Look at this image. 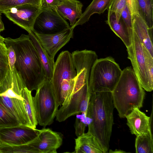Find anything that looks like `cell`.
Here are the masks:
<instances>
[{
    "label": "cell",
    "mask_w": 153,
    "mask_h": 153,
    "mask_svg": "<svg viewBox=\"0 0 153 153\" xmlns=\"http://www.w3.org/2000/svg\"><path fill=\"white\" fill-rule=\"evenodd\" d=\"M5 44L10 45L16 55L15 69L25 87L36 90L45 79L41 62L37 50L29 34H22L16 39L4 38Z\"/></svg>",
    "instance_id": "6da1fadb"
},
{
    "label": "cell",
    "mask_w": 153,
    "mask_h": 153,
    "mask_svg": "<svg viewBox=\"0 0 153 153\" xmlns=\"http://www.w3.org/2000/svg\"><path fill=\"white\" fill-rule=\"evenodd\" d=\"M114 108L111 92L91 93L85 112L88 131L96 138L105 153H108L109 147Z\"/></svg>",
    "instance_id": "7a4b0ae2"
},
{
    "label": "cell",
    "mask_w": 153,
    "mask_h": 153,
    "mask_svg": "<svg viewBox=\"0 0 153 153\" xmlns=\"http://www.w3.org/2000/svg\"><path fill=\"white\" fill-rule=\"evenodd\" d=\"M111 94L114 107L121 118H125L134 109L141 108L145 94L131 67L122 70Z\"/></svg>",
    "instance_id": "3957f363"
},
{
    "label": "cell",
    "mask_w": 153,
    "mask_h": 153,
    "mask_svg": "<svg viewBox=\"0 0 153 153\" xmlns=\"http://www.w3.org/2000/svg\"><path fill=\"white\" fill-rule=\"evenodd\" d=\"M72 53L62 52L55 62L51 80L52 88L59 106L69 101L73 94L76 72Z\"/></svg>",
    "instance_id": "277c9868"
},
{
    "label": "cell",
    "mask_w": 153,
    "mask_h": 153,
    "mask_svg": "<svg viewBox=\"0 0 153 153\" xmlns=\"http://www.w3.org/2000/svg\"><path fill=\"white\" fill-rule=\"evenodd\" d=\"M122 70L111 56L97 59L92 68L89 81L90 93L111 92L118 82Z\"/></svg>",
    "instance_id": "5b68a950"
},
{
    "label": "cell",
    "mask_w": 153,
    "mask_h": 153,
    "mask_svg": "<svg viewBox=\"0 0 153 153\" xmlns=\"http://www.w3.org/2000/svg\"><path fill=\"white\" fill-rule=\"evenodd\" d=\"M33 100L38 124L44 127L52 124L59 106L50 80L45 79L36 90Z\"/></svg>",
    "instance_id": "8992f818"
},
{
    "label": "cell",
    "mask_w": 153,
    "mask_h": 153,
    "mask_svg": "<svg viewBox=\"0 0 153 153\" xmlns=\"http://www.w3.org/2000/svg\"><path fill=\"white\" fill-rule=\"evenodd\" d=\"M126 48L128 58L130 60L132 68L141 85L147 91H152L153 88L149 83L147 62L144 47L134 31L131 45Z\"/></svg>",
    "instance_id": "52a82bcc"
},
{
    "label": "cell",
    "mask_w": 153,
    "mask_h": 153,
    "mask_svg": "<svg viewBox=\"0 0 153 153\" xmlns=\"http://www.w3.org/2000/svg\"><path fill=\"white\" fill-rule=\"evenodd\" d=\"M72 55L76 72L73 94L85 84L89 83L91 70L98 59V56L94 51L86 49L75 51L72 53Z\"/></svg>",
    "instance_id": "ba28073f"
},
{
    "label": "cell",
    "mask_w": 153,
    "mask_h": 153,
    "mask_svg": "<svg viewBox=\"0 0 153 153\" xmlns=\"http://www.w3.org/2000/svg\"><path fill=\"white\" fill-rule=\"evenodd\" d=\"M41 8L34 23L33 30L40 34H51L70 27L56 9Z\"/></svg>",
    "instance_id": "9c48e42d"
},
{
    "label": "cell",
    "mask_w": 153,
    "mask_h": 153,
    "mask_svg": "<svg viewBox=\"0 0 153 153\" xmlns=\"http://www.w3.org/2000/svg\"><path fill=\"white\" fill-rule=\"evenodd\" d=\"M88 83L73 94L67 103L61 105L55 117L56 121L62 122L71 116L86 111L91 94Z\"/></svg>",
    "instance_id": "30bf717a"
},
{
    "label": "cell",
    "mask_w": 153,
    "mask_h": 153,
    "mask_svg": "<svg viewBox=\"0 0 153 153\" xmlns=\"http://www.w3.org/2000/svg\"><path fill=\"white\" fill-rule=\"evenodd\" d=\"M39 130L31 127L18 126L0 128V139L2 144L17 146L28 143L38 136Z\"/></svg>",
    "instance_id": "8fae6325"
},
{
    "label": "cell",
    "mask_w": 153,
    "mask_h": 153,
    "mask_svg": "<svg viewBox=\"0 0 153 153\" xmlns=\"http://www.w3.org/2000/svg\"><path fill=\"white\" fill-rule=\"evenodd\" d=\"M41 9L38 6L26 4L12 8L3 13L10 20L28 32L33 30L35 20Z\"/></svg>",
    "instance_id": "7c38bea8"
},
{
    "label": "cell",
    "mask_w": 153,
    "mask_h": 153,
    "mask_svg": "<svg viewBox=\"0 0 153 153\" xmlns=\"http://www.w3.org/2000/svg\"><path fill=\"white\" fill-rule=\"evenodd\" d=\"M73 30L70 27L59 33L51 34H40L32 31L41 45L54 61L58 51L73 38Z\"/></svg>",
    "instance_id": "4fadbf2b"
},
{
    "label": "cell",
    "mask_w": 153,
    "mask_h": 153,
    "mask_svg": "<svg viewBox=\"0 0 153 153\" xmlns=\"http://www.w3.org/2000/svg\"><path fill=\"white\" fill-rule=\"evenodd\" d=\"M62 142L63 136L61 133L44 128L39 130L33 143L38 153H56Z\"/></svg>",
    "instance_id": "5bb4252c"
},
{
    "label": "cell",
    "mask_w": 153,
    "mask_h": 153,
    "mask_svg": "<svg viewBox=\"0 0 153 153\" xmlns=\"http://www.w3.org/2000/svg\"><path fill=\"white\" fill-rule=\"evenodd\" d=\"M127 125L132 134L136 136L152 133L151 117L135 108L127 115Z\"/></svg>",
    "instance_id": "9a60e30c"
},
{
    "label": "cell",
    "mask_w": 153,
    "mask_h": 153,
    "mask_svg": "<svg viewBox=\"0 0 153 153\" xmlns=\"http://www.w3.org/2000/svg\"><path fill=\"white\" fill-rule=\"evenodd\" d=\"M75 153H105L96 138L89 131L75 139Z\"/></svg>",
    "instance_id": "2e32d148"
},
{
    "label": "cell",
    "mask_w": 153,
    "mask_h": 153,
    "mask_svg": "<svg viewBox=\"0 0 153 153\" xmlns=\"http://www.w3.org/2000/svg\"><path fill=\"white\" fill-rule=\"evenodd\" d=\"M82 3L78 0H62L56 10L65 19L69 20L70 25H73L82 14Z\"/></svg>",
    "instance_id": "e0dca14e"
},
{
    "label": "cell",
    "mask_w": 153,
    "mask_h": 153,
    "mask_svg": "<svg viewBox=\"0 0 153 153\" xmlns=\"http://www.w3.org/2000/svg\"><path fill=\"white\" fill-rule=\"evenodd\" d=\"M27 32L38 52L44 70L45 79L51 81L55 62L41 45L33 31H30Z\"/></svg>",
    "instance_id": "ac0fdd59"
},
{
    "label": "cell",
    "mask_w": 153,
    "mask_h": 153,
    "mask_svg": "<svg viewBox=\"0 0 153 153\" xmlns=\"http://www.w3.org/2000/svg\"><path fill=\"white\" fill-rule=\"evenodd\" d=\"M105 22L114 33L120 39L126 48L131 45V39L128 29L121 17L117 21L114 13L108 10L107 19Z\"/></svg>",
    "instance_id": "d6986e66"
},
{
    "label": "cell",
    "mask_w": 153,
    "mask_h": 153,
    "mask_svg": "<svg viewBox=\"0 0 153 153\" xmlns=\"http://www.w3.org/2000/svg\"><path fill=\"white\" fill-rule=\"evenodd\" d=\"M113 0H93L89 5L86 9L81 17L76 21L74 24L71 27L74 29L77 26L82 25L88 22L91 16L95 13L100 14L111 6Z\"/></svg>",
    "instance_id": "ffe728a7"
},
{
    "label": "cell",
    "mask_w": 153,
    "mask_h": 153,
    "mask_svg": "<svg viewBox=\"0 0 153 153\" xmlns=\"http://www.w3.org/2000/svg\"><path fill=\"white\" fill-rule=\"evenodd\" d=\"M138 12L149 28H153V0H136Z\"/></svg>",
    "instance_id": "44dd1931"
},
{
    "label": "cell",
    "mask_w": 153,
    "mask_h": 153,
    "mask_svg": "<svg viewBox=\"0 0 153 153\" xmlns=\"http://www.w3.org/2000/svg\"><path fill=\"white\" fill-rule=\"evenodd\" d=\"M22 97L25 109L30 121V126L33 128H36L38 123L31 91L28 90L26 87L25 88L23 91Z\"/></svg>",
    "instance_id": "7402d4cb"
},
{
    "label": "cell",
    "mask_w": 153,
    "mask_h": 153,
    "mask_svg": "<svg viewBox=\"0 0 153 153\" xmlns=\"http://www.w3.org/2000/svg\"><path fill=\"white\" fill-rule=\"evenodd\" d=\"M136 153H153V139L152 133L136 136L135 141Z\"/></svg>",
    "instance_id": "603a6c76"
},
{
    "label": "cell",
    "mask_w": 153,
    "mask_h": 153,
    "mask_svg": "<svg viewBox=\"0 0 153 153\" xmlns=\"http://www.w3.org/2000/svg\"><path fill=\"white\" fill-rule=\"evenodd\" d=\"M42 0H0V12H5L16 6L26 4L36 5L41 7Z\"/></svg>",
    "instance_id": "cb8c5ba5"
},
{
    "label": "cell",
    "mask_w": 153,
    "mask_h": 153,
    "mask_svg": "<svg viewBox=\"0 0 153 153\" xmlns=\"http://www.w3.org/2000/svg\"><path fill=\"white\" fill-rule=\"evenodd\" d=\"M21 125L17 119L0 102V128Z\"/></svg>",
    "instance_id": "d4e9b609"
},
{
    "label": "cell",
    "mask_w": 153,
    "mask_h": 153,
    "mask_svg": "<svg viewBox=\"0 0 153 153\" xmlns=\"http://www.w3.org/2000/svg\"><path fill=\"white\" fill-rule=\"evenodd\" d=\"M9 69L8 49L4 42H0V84L5 78Z\"/></svg>",
    "instance_id": "484cf974"
},
{
    "label": "cell",
    "mask_w": 153,
    "mask_h": 153,
    "mask_svg": "<svg viewBox=\"0 0 153 153\" xmlns=\"http://www.w3.org/2000/svg\"><path fill=\"white\" fill-rule=\"evenodd\" d=\"M120 17L122 19L128 29L131 40L133 36V30L132 14L129 0H127L126 4L122 12Z\"/></svg>",
    "instance_id": "4316f807"
},
{
    "label": "cell",
    "mask_w": 153,
    "mask_h": 153,
    "mask_svg": "<svg viewBox=\"0 0 153 153\" xmlns=\"http://www.w3.org/2000/svg\"><path fill=\"white\" fill-rule=\"evenodd\" d=\"M86 112L76 115L74 124L75 134L78 137L85 133L87 124Z\"/></svg>",
    "instance_id": "83f0119b"
},
{
    "label": "cell",
    "mask_w": 153,
    "mask_h": 153,
    "mask_svg": "<svg viewBox=\"0 0 153 153\" xmlns=\"http://www.w3.org/2000/svg\"><path fill=\"white\" fill-rule=\"evenodd\" d=\"M127 0H113L111 6L108 10L114 13L116 18L119 21L121 13L125 7Z\"/></svg>",
    "instance_id": "f1b7e54d"
},
{
    "label": "cell",
    "mask_w": 153,
    "mask_h": 153,
    "mask_svg": "<svg viewBox=\"0 0 153 153\" xmlns=\"http://www.w3.org/2000/svg\"><path fill=\"white\" fill-rule=\"evenodd\" d=\"M8 49V58L9 68L13 71L15 69L16 57L15 51L12 47L8 44H5Z\"/></svg>",
    "instance_id": "f546056e"
},
{
    "label": "cell",
    "mask_w": 153,
    "mask_h": 153,
    "mask_svg": "<svg viewBox=\"0 0 153 153\" xmlns=\"http://www.w3.org/2000/svg\"><path fill=\"white\" fill-rule=\"evenodd\" d=\"M62 0H42L41 8L56 9Z\"/></svg>",
    "instance_id": "4dcf8cb0"
},
{
    "label": "cell",
    "mask_w": 153,
    "mask_h": 153,
    "mask_svg": "<svg viewBox=\"0 0 153 153\" xmlns=\"http://www.w3.org/2000/svg\"><path fill=\"white\" fill-rule=\"evenodd\" d=\"M4 29V24L1 19V13L0 12V32L3 31Z\"/></svg>",
    "instance_id": "1f68e13d"
},
{
    "label": "cell",
    "mask_w": 153,
    "mask_h": 153,
    "mask_svg": "<svg viewBox=\"0 0 153 153\" xmlns=\"http://www.w3.org/2000/svg\"><path fill=\"white\" fill-rule=\"evenodd\" d=\"M108 153H128V152H126L124 151L123 150H121L116 149L112 151L111 150H109L108 152Z\"/></svg>",
    "instance_id": "d6a6232c"
},
{
    "label": "cell",
    "mask_w": 153,
    "mask_h": 153,
    "mask_svg": "<svg viewBox=\"0 0 153 153\" xmlns=\"http://www.w3.org/2000/svg\"><path fill=\"white\" fill-rule=\"evenodd\" d=\"M4 38L0 35V42L3 43L4 42Z\"/></svg>",
    "instance_id": "836d02e7"
},
{
    "label": "cell",
    "mask_w": 153,
    "mask_h": 153,
    "mask_svg": "<svg viewBox=\"0 0 153 153\" xmlns=\"http://www.w3.org/2000/svg\"><path fill=\"white\" fill-rule=\"evenodd\" d=\"M2 144V143L1 141V140H0V145H1Z\"/></svg>",
    "instance_id": "e575fe53"
}]
</instances>
